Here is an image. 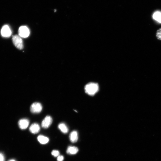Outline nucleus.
I'll return each mask as SVG.
<instances>
[{
	"label": "nucleus",
	"instance_id": "obj_1",
	"mask_svg": "<svg viewBox=\"0 0 161 161\" xmlns=\"http://www.w3.org/2000/svg\"><path fill=\"white\" fill-rule=\"evenodd\" d=\"M85 92L90 96H93L98 91L99 86L96 83H90L87 84L85 87Z\"/></svg>",
	"mask_w": 161,
	"mask_h": 161
},
{
	"label": "nucleus",
	"instance_id": "obj_2",
	"mask_svg": "<svg viewBox=\"0 0 161 161\" xmlns=\"http://www.w3.org/2000/svg\"><path fill=\"white\" fill-rule=\"evenodd\" d=\"M12 42L18 49L21 50L23 48V40L19 35H17L13 36L12 38Z\"/></svg>",
	"mask_w": 161,
	"mask_h": 161
},
{
	"label": "nucleus",
	"instance_id": "obj_3",
	"mask_svg": "<svg viewBox=\"0 0 161 161\" xmlns=\"http://www.w3.org/2000/svg\"><path fill=\"white\" fill-rule=\"evenodd\" d=\"M42 109V105L39 102L33 103L30 107L31 111L33 113H39L41 112Z\"/></svg>",
	"mask_w": 161,
	"mask_h": 161
},
{
	"label": "nucleus",
	"instance_id": "obj_4",
	"mask_svg": "<svg viewBox=\"0 0 161 161\" xmlns=\"http://www.w3.org/2000/svg\"><path fill=\"white\" fill-rule=\"evenodd\" d=\"M18 33L20 37L23 38H27L30 34V31L27 27L26 26H22L19 28Z\"/></svg>",
	"mask_w": 161,
	"mask_h": 161
},
{
	"label": "nucleus",
	"instance_id": "obj_5",
	"mask_svg": "<svg viewBox=\"0 0 161 161\" xmlns=\"http://www.w3.org/2000/svg\"><path fill=\"white\" fill-rule=\"evenodd\" d=\"M1 33L2 36L5 37H10L12 34L9 27L7 25H5L3 27Z\"/></svg>",
	"mask_w": 161,
	"mask_h": 161
},
{
	"label": "nucleus",
	"instance_id": "obj_6",
	"mask_svg": "<svg viewBox=\"0 0 161 161\" xmlns=\"http://www.w3.org/2000/svg\"><path fill=\"white\" fill-rule=\"evenodd\" d=\"M52 122L53 119L52 117L49 116H47L43 120L42 126L44 128H48L51 124Z\"/></svg>",
	"mask_w": 161,
	"mask_h": 161
},
{
	"label": "nucleus",
	"instance_id": "obj_7",
	"mask_svg": "<svg viewBox=\"0 0 161 161\" xmlns=\"http://www.w3.org/2000/svg\"><path fill=\"white\" fill-rule=\"evenodd\" d=\"M29 124V121L28 119H22L20 120L18 122V125L19 128L22 130H25L27 128Z\"/></svg>",
	"mask_w": 161,
	"mask_h": 161
},
{
	"label": "nucleus",
	"instance_id": "obj_8",
	"mask_svg": "<svg viewBox=\"0 0 161 161\" xmlns=\"http://www.w3.org/2000/svg\"><path fill=\"white\" fill-rule=\"evenodd\" d=\"M40 129L39 125L37 123H34L32 124L30 126L29 130L32 133L36 134L39 132Z\"/></svg>",
	"mask_w": 161,
	"mask_h": 161
},
{
	"label": "nucleus",
	"instance_id": "obj_9",
	"mask_svg": "<svg viewBox=\"0 0 161 161\" xmlns=\"http://www.w3.org/2000/svg\"><path fill=\"white\" fill-rule=\"evenodd\" d=\"M69 138L71 142L73 143L76 142L78 140V133L76 131H72L70 134Z\"/></svg>",
	"mask_w": 161,
	"mask_h": 161
},
{
	"label": "nucleus",
	"instance_id": "obj_10",
	"mask_svg": "<svg viewBox=\"0 0 161 161\" xmlns=\"http://www.w3.org/2000/svg\"><path fill=\"white\" fill-rule=\"evenodd\" d=\"M77 147L75 146H69L67 150V153L70 155H75L78 152Z\"/></svg>",
	"mask_w": 161,
	"mask_h": 161
},
{
	"label": "nucleus",
	"instance_id": "obj_11",
	"mask_svg": "<svg viewBox=\"0 0 161 161\" xmlns=\"http://www.w3.org/2000/svg\"><path fill=\"white\" fill-rule=\"evenodd\" d=\"M37 139L40 144H43L48 143L49 141V138L43 135L39 136L37 137Z\"/></svg>",
	"mask_w": 161,
	"mask_h": 161
},
{
	"label": "nucleus",
	"instance_id": "obj_12",
	"mask_svg": "<svg viewBox=\"0 0 161 161\" xmlns=\"http://www.w3.org/2000/svg\"><path fill=\"white\" fill-rule=\"evenodd\" d=\"M59 129L64 134H66L69 132L68 127L64 123H61L58 125Z\"/></svg>",
	"mask_w": 161,
	"mask_h": 161
},
{
	"label": "nucleus",
	"instance_id": "obj_13",
	"mask_svg": "<svg viewBox=\"0 0 161 161\" xmlns=\"http://www.w3.org/2000/svg\"><path fill=\"white\" fill-rule=\"evenodd\" d=\"M154 19L158 22L161 23V13L159 12H157L154 13L153 15Z\"/></svg>",
	"mask_w": 161,
	"mask_h": 161
},
{
	"label": "nucleus",
	"instance_id": "obj_14",
	"mask_svg": "<svg viewBox=\"0 0 161 161\" xmlns=\"http://www.w3.org/2000/svg\"><path fill=\"white\" fill-rule=\"evenodd\" d=\"M156 36L158 40H161V28L157 31Z\"/></svg>",
	"mask_w": 161,
	"mask_h": 161
},
{
	"label": "nucleus",
	"instance_id": "obj_15",
	"mask_svg": "<svg viewBox=\"0 0 161 161\" xmlns=\"http://www.w3.org/2000/svg\"><path fill=\"white\" fill-rule=\"evenodd\" d=\"M59 151L57 150H53L51 152L52 155L55 157H58L59 156Z\"/></svg>",
	"mask_w": 161,
	"mask_h": 161
},
{
	"label": "nucleus",
	"instance_id": "obj_16",
	"mask_svg": "<svg viewBox=\"0 0 161 161\" xmlns=\"http://www.w3.org/2000/svg\"><path fill=\"white\" fill-rule=\"evenodd\" d=\"M5 158L3 154L0 153V161H5Z\"/></svg>",
	"mask_w": 161,
	"mask_h": 161
},
{
	"label": "nucleus",
	"instance_id": "obj_17",
	"mask_svg": "<svg viewBox=\"0 0 161 161\" xmlns=\"http://www.w3.org/2000/svg\"><path fill=\"white\" fill-rule=\"evenodd\" d=\"M64 159V157L63 156H59L57 158L58 161H63Z\"/></svg>",
	"mask_w": 161,
	"mask_h": 161
},
{
	"label": "nucleus",
	"instance_id": "obj_18",
	"mask_svg": "<svg viewBox=\"0 0 161 161\" xmlns=\"http://www.w3.org/2000/svg\"><path fill=\"white\" fill-rule=\"evenodd\" d=\"M9 161H16L14 159H11L9 160Z\"/></svg>",
	"mask_w": 161,
	"mask_h": 161
}]
</instances>
